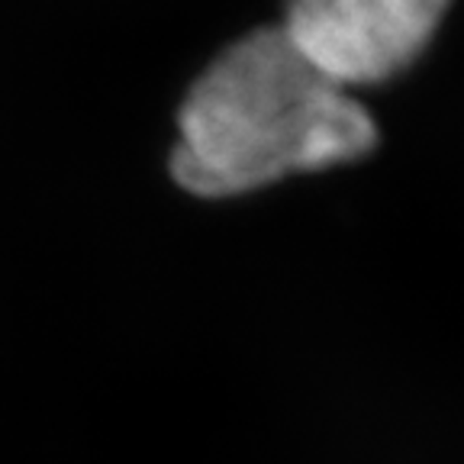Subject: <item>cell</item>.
I'll return each instance as SVG.
<instances>
[{"label": "cell", "mask_w": 464, "mask_h": 464, "mask_svg": "<svg viewBox=\"0 0 464 464\" xmlns=\"http://www.w3.org/2000/svg\"><path fill=\"white\" fill-rule=\"evenodd\" d=\"M377 123L277 23L255 26L207 62L178 110L174 184L200 200L246 197L294 174L368 155Z\"/></svg>", "instance_id": "1"}, {"label": "cell", "mask_w": 464, "mask_h": 464, "mask_svg": "<svg viewBox=\"0 0 464 464\" xmlns=\"http://www.w3.org/2000/svg\"><path fill=\"white\" fill-rule=\"evenodd\" d=\"M458 0H281L287 39L348 91L400 78L432 49Z\"/></svg>", "instance_id": "2"}]
</instances>
